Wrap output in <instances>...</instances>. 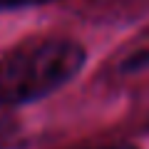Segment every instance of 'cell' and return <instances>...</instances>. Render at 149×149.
Segmentation results:
<instances>
[{"label":"cell","mask_w":149,"mask_h":149,"mask_svg":"<svg viewBox=\"0 0 149 149\" xmlns=\"http://www.w3.org/2000/svg\"><path fill=\"white\" fill-rule=\"evenodd\" d=\"M55 0H0V10H13V8H32V5H45Z\"/></svg>","instance_id":"obj_2"},{"label":"cell","mask_w":149,"mask_h":149,"mask_svg":"<svg viewBox=\"0 0 149 149\" xmlns=\"http://www.w3.org/2000/svg\"><path fill=\"white\" fill-rule=\"evenodd\" d=\"M87 52L74 40H40L0 60V102L27 104L52 95L82 70Z\"/></svg>","instance_id":"obj_1"},{"label":"cell","mask_w":149,"mask_h":149,"mask_svg":"<svg viewBox=\"0 0 149 149\" xmlns=\"http://www.w3.org/2000/svg\"><path fill=\"white\" fill-rule=\"evenodd\" d=\"M85 149H137L132 144H102V147H85Z\"/></svg>","instance_id":"obj_3"}]
</instances>
